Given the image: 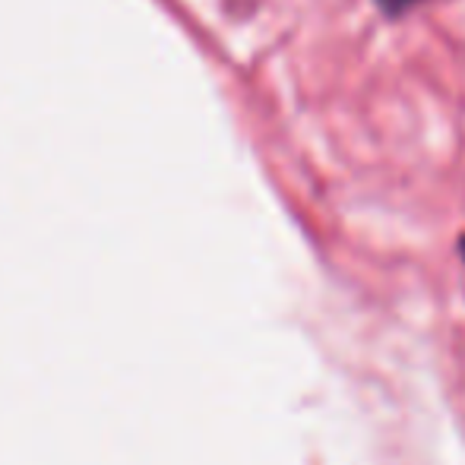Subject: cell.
I'll list each match as a JSON object with an SVG mask.
<instances>
[{"mask_svg": "<svg viewBox=\"0 0 465 465\" xmlns=\"http://www.w3.org/2000/svg\"><path fill=\"white\" fill-rule=\"evenodd\" d=\"M460 253H462V257H465V234H462V238H460Z\"/></svg>", "mask_w": 465, "mask_h": 465, "instance_id": "2", "label": "cell"}, {"mask_svg": "<svg viewBox=\"0 0 465 465\" xmlns=\"http://www.w3.org/2000/svg\"><path fill=\"white\" fill-rule=\"evenodd\" d=\"M380 6H383L390 16H396V13H402L405 6H411V4H418V0H377Z\"/></svg>", "mask_w": 465, "mask_h": 465, "instance_id": "1", "label": "cell"}]
</instances>
